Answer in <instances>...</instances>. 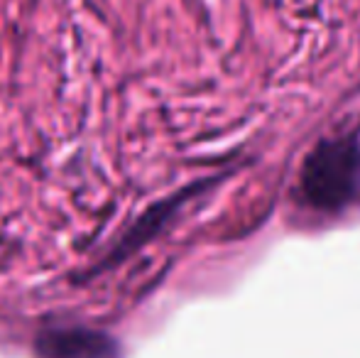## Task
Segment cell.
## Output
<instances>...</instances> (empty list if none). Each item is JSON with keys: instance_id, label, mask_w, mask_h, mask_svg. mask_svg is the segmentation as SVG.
<instances>
[{"instance_id": "1", "label": "cell", "mask_w": 360, "mask_h": 358, "mask_svg": "<svg viewBox=\"0 0 360 358\" xmlns=\"http://www.w3.org/2000/svg\"><path fill=\"white\" fill-rule=\"evenodd\" d=\"M299 191L309 209L343 211L360 191V143L356 138L321 140L299 170Z\"/></svg>"}, {"instance_id": "2", "label": "cell", "mask_w": 360, "mask_h": 358, "mask_svg": "<svg viewBox=\"0 0 360 358\" xmlns=\"http://www.w3.org/2000/svg\"><path fill=\"white\" fill-rule=\"evenodd\" d=\"M37 354L39 358H118V344L103 331L69 326L39 334Z\"/></svg>"}]
</instances>
